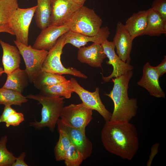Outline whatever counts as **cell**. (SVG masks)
<instances>
[{
	"label": "cell",
	"mask_w": 166,
	"mask_h": 166,
	"mask_svg": "<svg viewBox=\"0 0 166 166\" xmlns=\"http://www.w3.org/2000/svg\"><path fill=\"white\" fill-rule=\"evenodd\" d=\"M101 136L105 148L122 159L132 160L138 150L137 131L129 122L105 121Z\"/></svg>",
	"instance_id": "obj_1"
},
{
	"label": "cell",
	"mask_w": 166,
	"mask_h": 166,
	"mask_svg": "<svg viewBox=\"0 0 166 166\" xmlns=\"http://www.w3.org/2000/svg\"><path fill=\"white\" fill-rule=\"evenodd\" d=\"M133 75L131 70L111 79L114 83L113 89L109 94H105L112 100L114 104L110 121L129 122L136 114L137 100L136 98L129 99L128 92L129 83Z\"/></svg>",
	"instance_id": "obj_2"
},
{
	"label": "cell",
	"mask_w": 166,
	"mask_h": 166,
	"mask_svg": "<svg viewBox=\"0 0 166 166\" xmlns=\"http://www.w3.org/2000/svg\"><path fill=\"white\" fill-rule=\"evenodd\" d=\"M27 98L38 101L42 105L41 119L31 122L30 125L36 129L40 130L47 127L53 132L56 124L61 114L65 104V98L55 96L48 97L40 94H29Z\"/></svg>",
	"instance_id": "obj_3"
},
{
	"label": "cell",
	"mask_w": 166,
	"mask_h": 166,
	"mask_svg": "<svg viewBox=\"0 0 166 166\" xmlns=\"http://www.w3.org/2000/svg\"><path fill=\"white\" fill-rule=\"evenodd\" d=\"M103 21L93 9L81 7L69 22V30L89 36L96 35Z\"/></svg>",
	"instance_id": "obj_4"
},
{
	"label": "cell",
	"mask_w": 166,
	"mask_h": 166,
	"mask_svg": "<svg viewBox=\"0 0 166 166\" xmlns=\"http://www.w3.org/2000/svg\"><path fill=\"white\" fill-rule=\"evenodd\" d=\"M65 44V34L58 39L54 46L49 50L42 64V71H45L61 75L69 74L83 79L87 77L76 69L66 68L62 64L61 60L62 50Z\"/></svg>",
	"instance_id": "obj_5"
},
{
	"label": "cell",
	"mask_w": 166,
	"mask_h": 166,
	"mask_svg": "<svg viewBox=\"0 0 166 166\" xmlns=\"http://www.w3.org/2000/svg\"><path fill=\"white\" fill-rule=\"evenodd\" d=\"M14 42L24 60L26 66L25 70L30 82L33 83L42 72V64L48 51L35 49L30 45H26L16 40Z\"/></svg>",
	"instance_id": "obj_6"
},
{
	"label": "cell",
	"mask_w": 166,
	"mask_h": 166,
	"mask_svg": "<svg viewBox=\"0 0 166 166\" xmlns=\"http://www.w3.org/2000/svg\"><path fill=\"white\" fill-rule=\"evenodd\" d=\"M93 110L82 103L64 106L60 118L64 123L85 133V128L93 119Z\"/></svg>",
	"instance_id": "obj_7"
},
{
	"label": "cell",
	"mask_w": 166,
	"mask_h": 166,
	"mask_svg": "<svg viewBox=\"0 0 166 166\" xmlns=\"http://www.w3.org/2000/svg\"><path fill=\"white\" fill-rule=\"evenodd\" d=\"M36 7L37 6L26 9L18 7L8 22V25L16 36V40L27 45H28L29 27Z\"/></svg>",
	"instance_id": "obj_8"
},
{
	"label": "cell",
	"mask_w": 166,
	"mask_h": 166,
	"mask_svg": "<svg viewBox=\"0 0 166 166\" xmlns=\"http://www.w3.org/2000/svg\"><path fill=\"white\" fill-rule=\"evenodd\" d=\"M70 81L73 92L78 95L86 107L97 111L105 121L110 120L112 113L106 109L102 102L99 95V88H96L94 92H90L81 87L74 78L72 77Z\"/></svg>",
	"instance_id": "obj_9"
},
{
	"label": "cell",
	"mask_w": 166,
	"mask_h": 166,
	"mask_svg": "<svg viewBox=\"0 0 166 166\" xmlns=\"http://www.w3.org/2000/svg\"><path fill=\"white\" fill-rule=\"evenodd\" d=\"M51 4L50 25L56 26L69 22L81 7L73 0H51Z\"/></svg>",
	"instance_id": "obj_10"
},
{
	"label": "cell",
	"mask_w": 166,
	"mask_h": 166,
	"mask_svg": "<svg viewBox=\"0 0 166 166\" xmlns=\"http://www.w3.org/2000/svg\"><path fill=\"white\" fill-rule=\"evenodd\" d=\"M69 30V22L60 26L50 25L42 30L32 47L48 51L54 46L60 37Z\"/></svg>",
	"instance_id": "obj_11"
},
{
	"label": "cell",
	"mask_w": 166,
	"mask_h": 166,
	"mask_svg": "<svg viewBox=\"0 0 166 166\" xmlns=\"http://www.w3.org/2000/svg\"><path fill=\"white\" fill-rule=\"evenodd\" d=\"M104 51L109 61L107 64L111 65L113 70L111 74L107 76H102L103 81L108 82L113 77H117L121 76L127 72L132 70L133 67L132 65L124 62L115 52V46L113 42L106 40L101 44Z\"/></svg>",
	"instance_id": "obj_12"
},
{
	"label": "cell",
	"mask_w": 166,
	"mask_h": 166,
	"mask_svg": "<svg viewBox=\"0 0 166 166\" xmlns=\"http://www.w3.org/2000/svg\"><path fill=\"white\" fill-rule=\"evenodd\" d=\"M133 40L124 24L121 22H117L113 42L116 49L117 54L122 61L129 64L131 61Z\"/></svg>",
	"instance_id": "obj_13"
},
{
	"label": "cell",
	"mask_w": 166,
	"mask_h": 166,
	"mask_svg": "<svg viewBox=\"0 0 166 166\" xmlns=\"http://www.w3.org/2000/svg\"><path fill=\"white\" fill-rule=\"evenodd\" d=\"M57 129L63 130L67 134L71 143L82 153L85 160L89 157L92 152L93 145L87 137L85 133L63 123L60 118L57 121Z\"/></svg>",
	"instance_id": "obj_14"
},
{
	"label": "cell",
	"mask_w": 166,
	"mask_h": 166,
	"mask_svg": "<svg viewBox=\"0 0 166 166\" xmlns=\"http://www.w3.org/2000/svg\"><path fill=\"white\" fill-rule=\"evenodd\" d=\"M159 76L149 62H147L143 68V75L137 84L145 89L149 94L157 98H165L164 92L159 83Z\"/></svg>",
	"instance_id": "obj_15"
},
{
	"label": "cell",
	"mask_w": 166,
	"mask_h": 166,
	"mask_svg": "<svg viewBox=\"0 0 166 166\" xmlns=\"http://www.w3.org/2000/svg\"><path fill=\"white\" fill-rule=\"evenodd\" d=\"M110 34L107 26L101 28L98 33L94 36L85 35L69 31L65 34V44H70L79 49L84 46L89 42L102 44L108 40Z\"/></svg>",
	"instance_id": "obj_16"
},
{
	"label": "cell",
	"mask_w": 166,
	"mask_h": 166,
	"mask_svg": "<svg viewBox=\"0 0 166 166\" xmlns=\"http://www.w3.org/2000/svg\"><path fill=\"white\" fill-rule=\"evenodd\" d=\"M107 57L101 44L93 43L87 47L78 49L77 58L83 63L94 67H101L102 64Z\"/></svg>",
	"instance_id": "obj_17"
},
{
	"label": "cell",
	"mask_w": 166,
	"mask_h": 166,
	"mask_svg": "<svg viewBox=\"0 0 166 166\" xmlns=\"http://www.w3.org/2000/svg\"><path fill=\"white\" fill-rule=\"evenodd\" d=\"M3 54L2 62L4 73L6 74L11 73L19 67L21 62L20 54L16 46L11 45L0 40Z\"/></svg>",
	"instance_id": "obj_18"
},
{
	"label": "cell",
	"mask_w": 166,
	"mask_h": 166,
	"mask_svg": "<svg viewBox=\"0 0 166 166\" xmlns=\"http://www.w3.org/2000/svg\"><path fill=\"white\" fill-rule=\"evenodd\" d=\"M148 10L139 11L133 13L126 21L124 26L134 40L144 35L147 24Z\"/></svg>",
	"instance_id": "obj_19"
},
{
	"label": "cell",
	"mask_w": 166,
	"mask_h": 166,
	"mask_svg": "<svg viewBox=\"0 0 166 166\" xmlns=\"http://www.w3.org/2000/svg\"><path fill=\"white\" fill-rule=\"evenodd\" d=\"M7 75V79L2 87L20 93L22 94L30 83L25 70L22 69L19 67Z\"/></svg>",
	"instance_id": "obj_20"
},
{
	"label": "cell",
	"mask_w": 166,
	"mask_h": 166,
	"mask_svg": "<svg viewBox=\"0 0 166 166\" xmlns=\"http://www.w3.org/2000/svg\"><path fill=\"white\" fill-rule=\"evenodd\" d=\"M34 18L37 26L42 30L51 25V0H37Z\"/></svg>",
	"instance_id": "obj_21"
},
{
	"label": "cell",
	"mask_w": 166,
	"mask_h": 166,
	"mask_svg": "<svg viewBox=\"0 0 166 166\" xmlns=\"http://www.w3.org/2000/svg\"><path fill=\"white\" fill-rule=\"evenodd\" d=\"M148 10L147 24L144 35L159 36L166 34V22L151 8Z\"/></svg>",
	"instance_id": "obj_22"
},
{
	"label": "cell",
	"mask_w": 166,
	"mask_h": 166,
	"mask_svg": "<svg viewBox=\"0 0 166 166\" xmlns=\"http://www.w3.org/2000/svg\"><path fill=\"white\" fill-rule=\"evenodd\" d=\"M40 90V94L45 96H58L66 99L70 98L73 92V88L70 80L44 87Z\"/></svg>",
	"instance_id": "obj_23"
},
{
	"label": "cell",
	"mask_w": 166,
	"mask_h": 166,
	"mask_svg": "<svg viewBox=\"0 0 166 166\" xmlns=\"http://www.w3.org/2000/svg\"><path fill=\"white\" fill-rule=\"evenodd\" d=\"M28 101L22 93L3 87L0 88V105L21 106Z\"/></svg>",
	"instance_id": "obj_24"
},
{
	"label": "cell",
	"mask_w": 166,
	"mask_h": 166,
	"mask_svg": "<svg viewBox=\"0 0 166 166\" xmlns=\"http://www.w3.org/2000/svg\"><path fill=\"white\" fill-rule=\"evenodd\" d=\"M67 80L62 75L42 71L38 76L33 83L35 88L40 90L44 87L52 86Z\"/></svg>",
	"instance_id": "obj_25"
},
{
	"label": "cell",
	"mask_w": 166,
	"mask_h": 166,
	"mask_svg": "<svg viewBox=\"0 0 166 166\" xmlns=\"http://www.w3.org/2000/svg\"><path fill=\"white\" fill-rule=\"evenodd\" d=\"M18 7V0H0V27L8 25L10 17Z\"/></svg>",
	"instance_id": "obj_26"
},
{
	"label": "cell",
	"mask_w": 166,
	"mask_h": 166,
	"mask_svg": "<svg viewBox=\"0 0 166 166\" xmlns=\"http://www.w3.org/2000/svg\"><path fill=\"white\" fill-rule=\"evenodd\" d=\"M59 138L54 148L56 160L57 161L64 160L65 154L72 143L67 134L63 130L57 129Z\"/></svg>",
	"instance_id": "obj_27"
},
{
	"label": "cell",
	"mask_w": 166,
	"mask_h": 166,
	"mask_svg": "<svg viewBox=\"0 0 166 166\" xmlns=\"http://www.w3.org/2000/svg\"><path fill=\"white\" fill-rule=\"evenodd\" d=\"M85 160L81 152L71 144L64 156V160L66 166H79Z\"/></svg>",
	"instance_id": "obj_28"
},
{
	"label": "cell",
	"mask_w": 166,
	"mask_h": 166,
	"mask_svg": "<svg viewBox=\"0 0 166 166\" xmlns=\"http://www.w3.org/2000/svg\"><path fill=\"white\" fill-rule=\"evenodd\" d=\"M7 137L6 135L0 139V166H12L16 157L7 149Z\"/></svg>",
	"instance_id": "obj_29"
},
{
	"label": "cell",
	"mask_w": 166,
	"mask_h": 166,
	"mask_svg": "<svg viewBox=\"0 0 166 166\" xmlns=\"http://www.w3.org/2000/svg\"><path fill=\"white\" fill-rule=\"evenodd\" d=\"M151 8L166 22V0H154Z\"/></svg>",
	"instance_id": "obj_30"
},
{
	"label": "cell",
	"mask_w": 166,
	"mask_h": 166,
	"mask_svg": "<svg viewBox=\"0 0 166 166\" xmlns=\"http://www.w3.org/2000/svg\"><path fill=\"white\" fill-rule=\"evenodd\" d=\"M24 120L23 114L22 113L16 111L11 114L8 117L5 123L6 127L8 128L10 126H18Z\"/></svg>",
	"instance_id": "obj_31"
},
{
	"label": "cell",
	"mask_w": 166,
	"mask_h": 166,
	"mask_svg": "<svg viewBox=\"0 0 166 166\" xmlns=\"http://www.w3.org/2000/svg\"><path fill=\"white\" fill-rule=\"evenodd\" d=\"M16 111L11 105H5L2 114L0 116V123L5 122L8 117Z\"/></svg>",
	"instance_id": "obj_32"
},
{
	"label": "cell",
	"mask_w": 166,
	"mask_h": 166,
	"mask_svg": "<svg viewBox=\"0 0 166 166\" xmlns=\"http://www.w3.org/2000/svg\"><path fill=\"white\" fill-rule=\"evenodd\" d=\"M154 69L157 72L159 77H161L166 72V56H165L164 58L161 62L157 66L154 67Z\"/></svg>",
	"instance_id": "obj_33"
},
{
	"label": "cell",
	"mask_w": 166,
	"mask_h": 166,
	"mask_svg": "<svg viewBox=\"0 0 166 166\" xmlns=\"http://www.w3.org/2000/svg\"><path fill=\"white\" fill-rule=\"evenodd\" d=\"M25 152H23L16 159L12 166H28L25 162L24 159L26 156Z\"/></svg>",
	"instance_id": "obj_34"
},
{
	"label": "cell",
	"mask_w": 166,
	"mask_h": 166,
	"mask_svg": "<svg viewBox=\"0 0 166 166\" xmlns=\"http://www.w3.org/2000/svg\"><path fill=\"white\" fill-rule=\"evenodd\" d=\"M159 145V143H157L153 144L151 149V153L149 157V159L147 163V166H150L152 160L156 155L158 153V148Z\"/></svg>",
	"instance_id": "obj_35"
},
{
	"label": "cell",
	"mask_w": 166,
	"mask_h": 166,
	"mask_svg": "<svg viewBox=\"0 0 166 166\" xmlns=\"http://www.w3.org/2000/svg\"><path fill=\"white\" fill-rule=\"evenodd\" d=\"M6 32L14 35V34L9 25L0 27V33Z\"/></svg>",
	"instance_id": "obj_36"
},
{
	"label": "cell",
	"mask_w": 166,
	"mask_h": 166,
	"mask_svg": "<svg viewBox=\"0 0 166 166\" xmlns=\"http://www.w3.org/2000/svg\"><path fill=\"white\" fill-rule=\"evenodd\" d=\"M75 2L80 6H84V4L86 0H73Z\"/></svg>",
	"instance_id": "obj_37"
},
{
	"label": "cell",
	"mask_w": 166,
	"mask_h": 166,
	"mask_svg": "<svg viewBox=\"0 0 166 166\" xmlns=\"http://www.w3.org/2000/svg\"><path fill=\"white\" fill-rule=\"evenodd\" d=\"M4 73L3 71V68L0 67V77H1L2 74Z\"/></svg>",
	"instance_id": "obj_38"
}]
</instances>
